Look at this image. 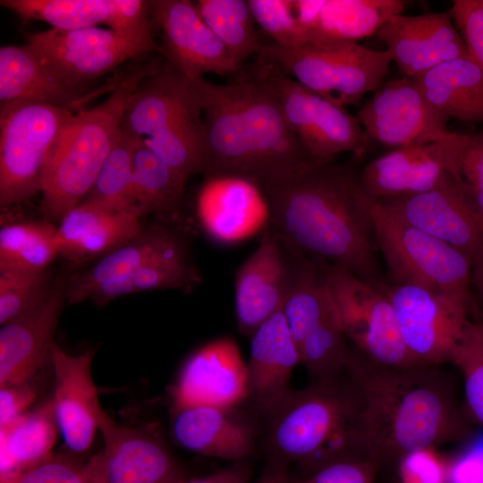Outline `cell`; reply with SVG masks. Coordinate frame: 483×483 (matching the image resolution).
I'll list each match as a JSON object with an SVG mask.
<instances>
[{
    "label": "cell",
    "mask_w": 483,
    "mask_h": 483,
    "mask_svg": "<svg viewBox=\"0 0 483 483\" xmlns=\"http://www.w3.org/2000/svg\"><path fill=\"white\" fill-rule=\"evenodd\" d=\"M375 203L403 223L454 247L471 262L483 247V223L462 181Z\"/></svg>",
    "instance_id": "obj_16"
},
{
    "label": "cell",
    "mask_w": 483,
    "mask_h": 483,
    "mask_svg": "<svg viewBox=\"0 0 483 483\" xmlns=\"http://www.w3.org/2000/svg\"><path fill=\"white\" fill-rule=\"evenodd\" d=\"M250 337L247 400L264 414L290 392L291 376L301 364V356L282 310L263 322Z\"/></svg>",
    "instance_id": "obj_25"
},
{
    "label": "cell",
    "mask_w": 483,
    "mask_h": 483,
    "mask_svg": "<svg viewBox=\"0 0 483 483\" xmlns=\"http://www.w3.org/2000/svg\"><path fill=\"white\" fill-rule=\"evenodd\" d=\"M292 279V258L266 225L258 248L235 275V314L242 333L250 336L282 309Z\"/></svg>",
    "instance_id": "obj_19"
},
{
    "label": "cell",
    "mask_w": 483,
    "mask_h": 483,
    "mask_svg": "<svg viewBox=\"0 0 483 483\" xmlns=\"http://www.w3.org/2000/svg\"><path fill=\"white\" fill-rule=\"evenodd\" d=\"M326 284L342 329L354 350L382 366L422 365L405 346L384 292L349 270L330 264Z\"/></svg>",
    "instance_id": "obj_10"
},
{
    "label": "cell",
    "mask_w": 483,
    "mask_h": 483,
    "mask_svg": "<svg viewBox=\"0 0 483 483\" xmlns=\"http://www.w3.org/2000/svg\"><path fill=\"white\" fill-rule=\"evenodd\" d=\"M89 99L62 80L31 45L0 47V103L29 100L79 111Z\"/></svg>",
    "instance_id": "obj_28"
},
{
    "label": "cell",
    "mask_w": 483,
    "mask_h": 483,
    "mask_svg": "<svg viewBox=\"0 0 483 483\" xmlns=\"http://www.w3.org/2000/svg\"><path fill=\"white\" fill-rule=\"evenodd\" d=\"M273 90L282 114L308 154L317 163H332L350 152L361 158L370 139L357 117L258 61L252 64Z\"/></svg>",
    "instance_id": "obj_11"
},
{
    "label": "cell",
    "mask_w": 483,
    "mask_h": 483,
    "mask_svg": "<svg viewBox=\"0 0 483 483\" xmlns=\"http://www.w3.org/2000/svg\"><path fill=\"white\" fill-rule=\"evenodd\" d=\"M197 216L206 233L220 243L242 241L268 221L259 188L250 181L230 176L207 178L198 194Z\"/></svg>",
    "instance_id": "obj_24"
},
{
    "label": "cell",
    "mask_w": 483,
    "mask_h": 483,
    "mask_svg": "<svg viewBox=\"0 0 483 483\" xmlns=\"http://www.w3.org/2000/svg\"><path fill=\"white\" fill-rule=\"evenodd\" d=\"M58 255L57 228L49 223H13L0 230V272H45Z\"/></svg>",
    "instance_id": "obj_36"
},
{
    "label": "cell",
    "mask_w": 483,
    "mask_h": 483,
    "mask_svg": "<svg viewBox=\"0 0 483 483\" xmlns=\"http://www.w3.org/2000/svg\"><path fill=\"white\" fill-rule=\"evenodd\" d=\"M251 471L242 462L203 477L186 479L180 477L172 483H250Z\"/></svg>",
    "instance_id": "obj_49"
},
{
    "label": "cell",
    "mask_w": 483,
    "mask_h": 483,
    "mask_svg": "<svg viewBox=\"0 0 483 483\" xmlns=\"http://www.w3.org/2000/svg\"><path fill=\"white\" fill-rule=\"evenodd\" d=\"M361 411V395L348 369L306 388L291 389L263 414L273 462L293 463L305 476L338 461L369 459L362 442Z\"/></svg>",
    "instance_id": "obj_4"
},
{
    "label": "cell",
    "mask_w": 483,
    "mask_h": 483,
    "mask_svg": "<svg viewBox=\"0 0 483 483\" xmlns=\"http://www.w3.org/2000/svg\"><path fill=\"white\" fill-rule=\"evenodd\" d=\"M372 216L390 283L417 285L470 306L472 262L464 254L403 223L377 203Z\"/></svg>",
    "instance_id": "obj_8"
},
{
    "label": "cell",
    "mask_w": 483,
    "mask_h": 483,
    "mask_svg": "<svg viewBox=\"0 0 483 483\" xmlns=\"http://www.w3.org/2000/svg\"><path fill=\"white\" fill-rule=\"evenodd\" d=\"M347 369L361 395L363 445L380 470L471 436L470 419L439 366H382L352 348Z\"/></svg>",
    "instance_id": "obj_2"
},
{
    "label": "cell",
    "mask_w": 483,
    "mask_h": 483,
    "mask_svg": "<svg viewBox=\"0 0 483 483\" xmlns=\"http://www.w3.org/2000/svg\"><path fill=\"white\" fill-rule=\"evenodd\" d=\"M461 179L468 196L483 223V130L469 134L463 152Z\"/></svg>",
    "instance_id": "obj_46"
},
{
    "label": "cell",
    "mask_w": 483,
    "mask_h": 483,
    "mask_svg": "<svg viewBox=\"0 0 483 483\" xmlns=\"http://www.w3.org/2000/svg\"><path fill=\"white\" fill-rule=\"evenodd\" d=\"M257 61L342 106L360 101L384 82L393 61L390 52L359 43L284 47L261 45Z\"/></svg>",
    "instance_id": "obj_7"
},
{
    "label": "cell",
    "mask_w": 483,
    "mask_h": 483,
    "mask_svg": "<svg viewBox=\"0 0 483 483\" xmlns=\"http://www.w3.org/2000/svg\"><path fill=\"white\" fill-rule=\"evenodd\" d=\"M172 409L207 405L235 409L248 397L246 363L230 337L192 352L169 386Z\"/></svg>",
    "instance_id": "obj_18"
},
{
    "label": "cell",
    "mask_w": 483,
    "mask_h": 483,
    "mask_svg": "<svg viewBox=\"0 0 483 483\" xmlns=\"http://www.w3.org/2000/svg\"><path fill=\"white\" fill-rule=\"evenodd\" d=\"M77 111L46 103L0 104V205L7 208L41 191L43 171L62 131Z\"/></svg>",
    "instance_id": "obj_9"
},
{
    "label": "cell",
    "mask_w": 483,
    "mask_h": 483,
    "mask_svg": "<svg viewBox=\"0 0 483 483\" xmlns=\"http://www.w3.org/2000/svg\"><path fill=\"white\" fill-rule=\"evenodd\" d=\"M66 285L67 282L58 280L35 307L1 326L0 387L29 381L50 362Z\"/></svg>",
    "instance_id": "obj_22"
},
{
    "label": "cell",
    "mask_w": 483,
    "mask_h": 483,
    "mask_svg": "<svg viewBox=\"0 0 483 483\" xmlns=\"http://www.w3.org/2000/svg\"><path fill=\"white\" fill-rule=\"evenodd\" d=\"M399 483H447L448 463L433 449L411 453L398 464Z\"/></svg>",
    "instance_id": "obj_45"
},
{
    "label": "cell",
    "mask_w": 483,
    "mask_h": 483,
    "mask_svg": "<svg viewBox=\"0 0 483 483\" xmlns=\"http://www.w3.org/2000/svg\"><path fill=\"white\" fill-rule=\"evenodd\" d=\"M185 182L138 139L131 203L140 217L148 214L175 215L182 204Z\"/></svg>",
    "instance_id": "obj_34"
},
{
    "label": "cell",
    "mask_w": 483,
    "mask_h": 483,
    "mask_svg": "<svg viewBox=\"0 0 483 483\" xmlns=\"http://www.w3.org/2000/svg\"><path fill=\"white\" fill-rule=\"evenodd\" d=\"M255 23L275 44L284 47L307 46V36L296 18L292 1L248 0Z\"/></svg>",
    "instance_id": "obj_41"
},
{
    "label": "cell",
    "mask_w": 483,
    "mask_h": 483,
    "mask_svg": "<svg viewBox=\"0 0 483 483\" xmlns=\"http://www.w3.org/2000/svg\"><path fill=\"white\" fill-rule=\"evenodd\" d=\"M93 355L91 350L69 354L55 343L51 348L54 413L64 445L77 455L91 445L104 410L91 375Z\"/></svg>",
    "instance_id": "obj_20"
},
{
    "label": "cell",
    "mask_w": 483,
    "mask_h": 483,
    "mask_svg": "<svg viewBox=\"0 0 483 483\" xmlns=\"http://www.w3.org/2000/svg\"><path fill=\"white\" fill-rule=\"evenodd\" d=\"M195 4L240 69L249 57L258 54L261 44L248 1L199 0Z\"/></svg>",
    "instance_id": "obj_37"
},
{
    "label": "cell",
    "mask_w": 483,
    "mask_h": 483,
    "mask_svg": "<svg viewBox=\"0 0 483 483\" xmlns=\"http://www.w3.org/2000/svg\"><path fill=\"white\" fill-rule=\"evenodd\" d=\"M406 4L403 0H326L307 46L358 43L401 14Z\"/></svg>",
    "instance_id": "obj_32"
},
{
    "label": "cell",
    "mask_w": 483,
    "mask_h": 483,
    "mask_svg": "<svg viewBox=\"0 0 483 483\" xmlns=\"http://www.w3.org/2000/svg\"><path fill=\"white\" fill-rule=\"evenodd\" d=\"M29 381L0 387V428L26 412L36 399L37 392Z\"/></svg>",
    "instance_id": "obj_47"
},
{
    "label": "cell",
    "mask_w": 483,
    "mask_h": 483,
    "mask_svg": "<svg viewBox=\"0 0 483 483\" xmlns=\"http://www.w3.org/2000/svg\"><path fill=\"white\" fill-rule=\"evenodd\" d=\"M191 80L202 106L200 174L207 178L238 177L259 188L317 163L288 126L273 90L252 64L226 84L204 77Z\"/></svg>",
    "instance_id": "obj_3"
},
{
    "label": "cell",
    "mask_w": 483,
    "mask_h": 483,
    "mask_svg": "<svg viewBox=\"0 0 483 483\" xmlns=\"http://www.w3.org/2000/svg\"><path fill=\"white\" fill-rule=\"evenodd\" d=\"M413 79L448 118L483 123V70L469 56L445 62Z\"/></svg>",
    "instance_id": "obj_31"
},
{
    "label": "cell",
    "mask_w": 483,
    "mask_h": 483,
    "mask_svg": "<svg viewBox=\"0 0 483 483\" xmlns=\"http://www.w3.org/2000/svg\"><path fill=\"white\" fill-rule=\"evenodd\" d=\"M82 483H106L102 451H99L85 465Z\"/></svg>",
    "instance_id": "obj_50"
},
{
    "label": "cell",
    "mask_w": 483,
    "mask_h": 483,
    "mask_svg": "<svg viewBox=\"0 0 483 483\" xmlns=\"http://www.w3.org/2000/svg\"><path fill=\"white\" fill-rule=\"evenodd\" d=\"M155 25L162 32L165 61L188 79L205 73L234 75L240 68L209 29L196 4L188 0H152Z\"/></svg>",
    "instance_id": "obj_17"
},
{
    "label": "cell",
    "mask_w": 483,
    "mask_h": 483,
    "mask_svg": "<svg viewBox=\"0 0 483 483\" xmlns=\"http://www.w3.org/2000/svg\"><path fill=\"white\" fill-rule=\"evenodd\" d=\"M449 362L462 377L468 418L483 427V321L468 320Z\"/></svg>",
    "instance_id": "obj_39"
},
{
    "label": "cell",
    "mask_w": 483,
    "mask_h": 483,
    "mask_svg": "<svg viewBox=\"0 0 483 483\" xmlns=\"http://www.w3.org/2000/svg\"><path fill=\"white\" fill-rule=\"evenodd\" d=\"M373 284L387 296L411 355L426 365L449 362L469 320L470 306L413 284Z\"/></svg>",
    "instance_id": "obj_13"
},
{
    "label": "cell",
    "mask_w": 483,
    "mask_h": 483,
    "mask_svg": "<svg viewBox=\"0 0 483 483\" xmlns=\"http://www.w3.org/2000/svg\"><path fill=\"white\" fill-rule=\"evenodd\" d=\"M140 218L131 211L83 200L61 219L57 228L60 255L73 264L101 258L143 230Z\"/></svg>",
    "instance_id": "obj_27"
},
{
    "label": "cell",
    "mask_w": 483,
    "mask_h": 483,
    "mask_svg": "<svg viewBox=\"0 0 483 483\" xmlns=\"http://www.w3.org/2000/svg\"><path fill=\"white\" fill-rule=\"evenodd\" d=\"M186 247L172 229L153 225L131 241L101 257L87 270L73 275L67 282L66 301L71 304L89 299L91 293L107 280L129 275L148 261Z\"/></svg>",
    "instance_id": "obj_30"
},
{
    "label": "cell",
    "mask_w": 483,
    "mask_h": 483,
    "mask_svg": "<svg viewBox=\"0 0 483 483\" xmlns=\"http://www.w3.org/2000/svg\"><path fill=\"white\" fill-rule=\"evenodd\" d=\"M356 117L370 140L395 148L434 142L451 133L449 118L406 76L383 82Z\"/></svg>",
    "instance_id": "obj_15"
},
{
    "label": "cell",
    "mask_w": 483,
    "mask_h": 483,
    "mask_svg": "<svg viewBox=\"0 0 483 483\" xmlns=\"http://www.w3.org/2000/svg\"><path fill=\"white\" fill-rule=\"evenodd\" d=\"M137 141L138 139L130 136L121 129L118 140L105 160L91 190L83 200L112 209L127 210L136 214L131 203V191Z\"/></svg>",
    "instance_id": "obj_38"
},
{
    "label": "cell",
    "mask_w": 483,
    "mask_h": 483,
    "mask_svg": "<svg viewBox=\"0 0 483 483\" xmlns=\"http://www.w3.org/2000/svg\"><path fill=\"white\" fill-rule=\"evenodd\" d=\"M50 287L46 272H0V325L35 307Z\"/></svg>",
    "instance_id": "obj_40"
},
{
    "label": "cell",
    "mask_w": 483,
    "mask_h": 483,
    "mask_svg": "<svg viewBox=\"0 0 483 483\" xmlns=\"http://www.w3.org/2000/svg\"><path fill=\"white\" fill-rule=\"evenodd\" d=\"M121 129L140 139L185 182L201 173V102L191 80L168 62L139 84L126 106Z\"/></svg>",
    "instance_id": "obj_6"
},
{
    "label": "cell",
    "mask_w": 483,
    "mask_h": 483,
    "mask_svg": "<svg viewBox=\"0 0 483 483\" xmlns=\"http://www.w3.org/2000/svg\"><path fill=\"white\" fill-rule=\"evenodd\" d=\"M28 44L42 55L67 84L87 95L89 84L129 59L154 50L110 29L52 28L25 34Z\"/></svg>",
    "instance_id": "obj_14"
},
{
    "label": "cell",
    "mask_w": 483,
    "mask_h": 483,
    "mask_svg": "<svg viewBox=\"0 0 483 483\" xmlns=\"http://www.w3.org/2000/svg\"><path fill=\"white\" fill-rule=\"evenodd\" d=\"M199 282V275L190 260L187 247L148 261L129 275L101 284L94 297L100 305L123 295L161 289L190 291Z\"/></svg>",
    "instance_id": "obj_35"
},
{
    "label": "cell",
    "mask_w": 483,
    "mask_h": 483,
    "mask_svg": "<svg viewBox=\"0 0 483 483\" xmlns=\"http://www.w3.org/2000/svg\"><path fill=\"white\" fill-rule=\"evenodd\" d=\"M402 72L416 78L450 60L468 56L447 13L393 16L376 33Z\"/></svg>",
    "instance_id": "obj_21"
},
{
    "label": "cell",
    "mask_w": 483,
    "mask_h": 483,
    "mask_svg": "<svg viewBox=\"0 0 483 483\" xmlns=\"http://www.w3.org/2000/svg\"><path fill=\"white\" fill-rule=\"evenodd\" d=\"M57 433L51 398L0 428V477L14 474L53 453Z\"/></svg>",
    "instance_id": "obj_33"
},
{
    "label": "cell",
    "mask_w": 483,
    "mask_h": 483,
    "mask_svg": "<svg viewBox=\"0 0 483 483\" xmlns=\"http://www.w3.org/2000/svg\"><path fill=\"white\" fill-rule=\"evenodd\" d=\"M468 142L469 134L451 132L434 142L394 148L360 170L361 184L375 203L462 181L461 160Z\"/></svg>",
    "instance_id": "obj_12"
},
{
    "label": "cell",
    "mask_w": 483,
    "mask_h": 483,
    "mask_svg": "<svg viewBox=\"0 0 483 483\" xmlns=\"http://www.w3.org/2000/svg\"><path fill=\"white\" fill-rule=\"evenodd\" d=\"M165 64L158 58L127 69L113 82L101 104L77 111L68 121L47 157L42 175V209L62 219L91 190L121 133L126 106L139 84Z\"/></svg>",
    "instance_id": "obj_5"
},
{
    "label": "cell",
    "mask_w": 483,
    "mask_h": 483,
    "mask_svg": "<svg viewBox=\"0 0 483 483\" xmlns=\"http://www.w3.org/2000/svg\"><path fill=\"white\" fill-rule=\"evenodd\" d=\"M447 483H483V440L470 445L448 463Z\"/></svg>",
    "instance_id": "obj_48"
},
{
    "label": "cell",
    "mask_w": 483,
    "mask_h": 483,
    "mask_svg": "<svg viewBox=\"0 0 483 483\" xmlns=\"http://www.w3.org/2000/svg\"><path fill=\"white\" fill-rule=\"evenodd\" d=\"M288 478L285 466L272 462L255 483H286Z\"/></svg>",
    "instance_id": "obj_52"
},
{
    "label": "cell",
    "mask_w": 483,
    "mask_h": 483,
    "mask_svg": "<svg viewBox=\"0 0 483 483\" xmlns=\"http://www.w3.org/2000/svg\"><path fill=\"white\" fill-rule=\"evenodd\" d=\"M358 159L311 164L259 190L267 225L286 250L377 284L384 280L375 257L374 202L361 184Z\"/></svg>",
    "instance_id": "obj_1"
},
{
    "label": "cell",
    "mask_w": 483,
    "mask_h": 483,
    "mask_svg": "<svg viewBox=\"0 0 483 483\" xmlns=\"http://www.w3.org/2000/svg\"><path fill=\"white\" fill-rule=\"evenodd\" d=\"M171 435L184 449L234 462L254 449V428L235 409L207 405L172 409Z\"/></svg>",
    "instance_id": "obj_26"
},
{
    "label": "cell",
    "mask_w": 483,
    "mask_h": 483,
    "mask_svg": "<svg viewBox=\"0 0 483 483\" xmlns=\"http://www.w3.org/2000/svg\"><path fill=\"white\" fill-rule=\"evenodd\" d=\"M85 465L77 454L53 453L14 474L0 477V483H82Z\"/></svg>",
    "instance_id": "obj_42"
},
{
    "label": "cell",
    "mask_w": 483,
    "mask_h": 483,
    "mask_svg": "<svg viewBox=\"0 0 483 483\" xmlns=\"http://www.w3.org/2000/svg\"><path fill=\"white\" fill-rule=\"evenodd\" d=\"M23 20L42 21L52 28L77 30L105 24L129 37L139 21L137 0H1Z\"/></svg>",
    "instance_id": "obj_29"
},
{
    "label": "cell",
    "mask_w": 483,
    "mask_h": 483,
    "mask_svg": "<svg viewBox=\"0 0 483 483\" xmlns=\"http://www.w3.org/2000/svg\"><path fill=\"white\" fill-rule=\"evenodd\" d=\"M106 483H172L183 476L166 445L143 429L98 417Z\"/></svg>",
    "instance_id": "obj_23"
},
{
    "label": "cell",
    "mask_w": 483,
    "mask_h": 483,
    "mask_svg": "<svg viewBox=\"0 0 483 483\" xmlns=\"http://www.w3.org/2000/svg\"><path fill=\"white\" fill-rule=\"evenodd\" d=\"M448 13L468 56L483 70V0H454Z\"/></svg>",
    "instance_id": "obj_43"
},
{
    "label": "cell",
    "mask_w": 483,
    "mask_h": 483,
    "mask_svg": "<svg viewBox=\"0 0 483 483\" xmlns=\"http://www.w3.org/2000/svg\"><path fill=\"white\" fill-rule=\"evenodd\" d=\"M380 469L369 459L351 458L333 462L286 483H376Z\"/></svg>",
    "instance_id": "obj_44"
},
{
    "label": "cell",
    "mask_w": 483,
    "mask_h": 483,
    "mask_svg": "<svg viewBox=\"0 0 483 483\" xmlns=\"http://www.w3.org/2000/svg\"><path fill=\"white\" fill-rule=\"evenodd\" d=\"M471 284L475 288L477 301L483 315V247L472 262Z\"/></svg>",
    "instance_id": "obj_51"
}]
</instances>
